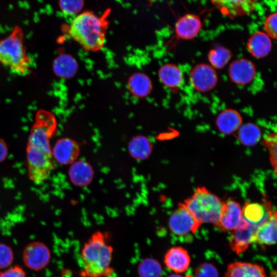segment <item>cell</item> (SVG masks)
Wrapping results in <instances>:
<instances>
[{"label": "cell", "instance_id": "obj_1", "mask_svg": "<svg viewBox=\"0 0 277 277\" xmlns=\"http://www.w3.org/2000/svg\"><path fill=\"white\" fill-rule=\"evenodd\" d=\"M56 126L52 112L44 109L36 112L26 149L28 175L35 184L46 181L54 168L50 142Z\"/></svg>", "mask_w": 277, "mask_h": 277}, {"label": "cell", "instance_id": "obj_2", "mask_svg": "<svg viewBox=\"0 0 277 277\" xmlns=\"http://www.w3.org/2000/svg\"><path fill=\"white\" fill-rule=\"evenodd\" d=\"M109 13L107 10L98 16L91 11L83 12L73 19L67 32L85 51L97 52L105 44Z\"/></svg>", "mask_w": 277, "mask_h": 277}, {"label": "cell", "instance_id": "obj_3", "mask_svg": "<svg viewBox=\"0 0 277 277\" xmlns=\"http://www.w3.org/2000/svg\"><path fill=\"white\" fill-rule=\"evenodd\" d=\"M113 248L106 235L96 231L84 243L81 250L82 277H110L114 269L112 266Z\"/></svg>", "mask_w": 277, "mask_h": 277}, {"label": "cell", "instance_id": "obj_4", "mask_svg": "<svg viewBox=\"0 0 277 277\" xmlns=\"http://www.w3.org/2000/svg\"><path fill=\"white\" fill-rule=\"evenodd\" d=\"M0 63L20 76L30 72L32 60L26 51L23 31L20 27L15 26L8 36L0 40Z\"/></svg>", "mask_w": 277, "mask_h": 277}, {"label": "cell", "instance_id": "obj_5", "mask_svg": "<svg viewBox=\"0 0 277 277\" xmlns=\"http://www.w3.org/2000/svg\"><path fill=\"white\" fill-rule=\"evenodd\" d=\"M224 201L210 192L205 187L197 188L191 196L184 201V204L202 224L217 223Z\"/></svg>", "mask_w": 277, "mask_h": 277}, {"label": "cell", "instance_id": "obj_6", "mask_svg": "<svg viewBox=\"0 0 277 277\" xmlns=\"http://www.w3.org/2000/svg\"><path fill=\"white\" fill-rule=\"evenodd\" d=\"M169 227L176 235L195 233L201 224L194 217L184 203H179L178 208L172 213L169 220Z\"/></svg>", "mask_w": 277, "mask_h": 277}, {"label": "cell", "instance_id": "obj_7", "mask_svg": "<svg viewBox=\"0 0 277 277\" xmlns=\"http://www.w3.org/2000/svg\"><path fill=\"white\" fill-rule=\"evenodd\" d=\"M189 81L196 91L201 93L207 92L216 86L217 74L216 70L210 64L200 63L191 70Z\"/></svg>", "mask_w": 277, "mask_h": 277}, {"label": "cell", "instance_id": "obj_8", "mask_svg": "<svg viewBox=\"0 0 277 277\" xmlns=\"http://www.w3.org/2000/svg\"><path fill=\"white\" fill-rule=\"evenodd\" d=\"M256 228L243 219L239 227L233 230L229 236L231 249L238 254L244 252L254 243Z\"/></svg>", "mask_w": 277, "mask_h": 277}, {"label": "cell", "instance_id": "obj_9", "mask_svg": "<svg viewBox=\"0 0 277 277\" xmlns=\"http://www.w3.org/2000/svg\"><path fill=\"white\" fill-rule=\"evenodd\" d=\"M231 81L238 85H246L250 83L255 78L256 67L250 60L239 58L233 61L228 69Z\"/></svg>", "mask_w": 277, "mask_h": 277}, {"label": "cell", "instance_id": "obj_10", "mask_svg": "<svg viewBox=\"0 0 277 277\" xmlns=\"http://www.w3.org/2000/svg\"><path fill=\"white\" fill-rule=\"evenodd\" d=\"M224 15L234 18L249 14L256 8L259 0H210Z\"/></svg>", "mask_w": 277, "mask_h": 277}, {"label": "cell", "instance_id": "obj_11", "mask_svg": "<svg viewBox=\"0 0 277 277\" xmlns=\"http://www.w3.org/2000/svg\"><path fill=\"white\" fill-rule=\"evenodd\" d=\"M242 210L240 204L232 200L224 202L219 221L215 226L223 231H233L243 220Z\"/></svg>", "mask_w": 277, "mask_h": 277}, {"label": "cell", "instance_id": "obj_12", "mask_svg": "<svg viewBox=\"0 0 277 277\" xmlns=\"http://www.w3.org/2000/svg\"><path fill=\"white\" fill-rule=\"evenodd\" d=\"M242 210L243 219L256 227L266 221L275 210L269 201L263 203L246 202Z\"/></svg>", "mask_w": 277, "mask_h": 277}, {"label": "cell", "instance_id": "obj_13", "mask_svg": "<svg viewBox=\"0 0 277 277\" xmlns=\"http://www.w3.org/2000/svg\"><path fill=\"white\" fill-rule=\"evenodd\" d=\"M202 28V22L198 15L186 14L176 21L175 24V33L179 39L191 40L199 34Z\"/></svg>", "mask_w": 277, "mask_h": 277}, {"label": "cell", "instance_id": "obj_14", "mask_svg": "<svg viewBox=\"0 0 277 277\" xmlns=\"http://www.w3.org/2000/svg\"><path fill=\"white\" fill-rule=\"evenodd\" d=\"M52 153L53 157L60 164H72L78 156L80 147L75 141L71 138H62L55 144Z\"/></svg>", "mask_w": 277, "mask_h": 277}, {"label": "cell", "instance_id": "obj_15", "mask_svg": "<svg viewBox=\"0 0 277 277\" xmlns=\"http://www.w3.org/2000/svg\"><path fill=\"white\" fill-rule=\"evenodd\" d=\"M164 263L169 269L179 273L187 270L190 263V257L188 251L180 246L173 247L166 252Z\"/></svg>", "mask_w": 277, "mask_h": 277}, {"label": "cell", "instance_id": "obj_16", "mask_svg": "<svg viewBox=\"0 0 277 277\" xmlns=\"http://www.w3.org/2000/svg\"><path fill=\"white\" fill-rule=\"evenodd\" d=\"M276 211H274L264 223L259 225L255 232L254 243L271 245L276 243Z\"/></svg>", "mask_w": 277, "mask_h": 277}, {"label": "cell", "instance_id": "obj_17", "mask_svg": "<svg viewBox=\"0 0 277 277\" xmlns=\"http://www.w3.org/2000/svg\"><path fill=\"white\" fill-rule=\"evenodd\" d=\"M246 46L251 55L257 58L267 56L272 47L271 38L265 32L260 31L249 37Z\"/></svg>", "mask_w": 277, "mask_h": 277}, {"label": "cell", "instance_id": "obj_18", "mask_svg": "<svg viewBox=\"0 0 277 277\" xmlns=\"http://www.w3.org/2000/svg\"><path fill=\"white\" fill-rule=\"evenodd\" d=\"M243 118L241 114L233 109H226L216 116L215 124L222 133L230 134L237 131L242 125Z\"/></svg>", "mask_w": 277, "mask_h": 277}, {"label": "cell", "instance_id": "obj_19", "mask_svg": "<svg viewBox=\"0 0 277 277\" xmlns=\"http://www.w3.org/2000/svg\"><path fill=\"white\" fill-rule=\"evenodd\" d=\"M224 277H267L263 266L248 262L230 264Z\"/></svg>", "mask_w": 277, "mask_h": 277}, {"label": "cell", "instance_id": "obj_20", "mask_svg": "<svg viewBox=\"0 0 277 277\" xmlns=\"http://www.w3.org/2000/svg\"><path fill=\"white\" fill-rule=\"evenodd\" d=\"M68 174L73 184L78 187H85L91 182L94 173L92 166L88 162L78 161L72 163Z\"/></svg>", "mask_w": 277, "mask_h": 277}, {"label": "cell", "instance_id": "obj_21", "mask_svg": "<svg viewBox=\"0 0 277 277\" xmlns=\"http://www.w3.org/2000/svg\"><path fill=\"white\" fill-rule=\"evenodd\" d=\"M161 82L166 87L172 89L180 88L184 81V75L180 68L173 63H165L158 71Z\"/></svg>", "mask_w": 277, "mask_h": 277}, {"label": "cell", "instance_id": "obj_22", "mask_svg": "<svg viewBox=\"0 0 277 277\" xmlns=\"http://www.w3.org/2000/svg\"><path fill=\"white\" fill-rule=\"evenodd\" d=\"M127 86L130 93L138 98L147 96L152 89L150 78L142 72H136L131 75L128 81Z\"/></svg>", "mask_w": 277, "mask_h": 277}, {"label": "cell", "instance_id": "obj_23", "mask_svg": "<svg viewBox=\"0 0 277 277\" xmlns=\"http://www.w3.org/2000/svg\"><path fill=\"white\" fill-rule=\"evenodd\" d=\"M152 147L149 140L143 135L134 137L130 141L128 150L134 159L143 160L148 158L151 153Z\"/></svg>", "mask_w": 277, "mask_h": 277}, {"label": "cell", "instance_id": "obj_24", "mask_svg": "<svg viewBox=\"0 0 277 277\" xmlns=\"http://www.w3.org/2000/svg\"><path fill=\"white\" fill-rule=\"evenodd\" d=\"M262 135L260 128L251 123L242 125L238 130L236 137L245 146H252L256 145Z\"/></svg>", "mask_w": 277, "mask_h": 277}, {"label": "cell", "instance_id": "obj_25", "mask_svg": "<svg viewBox=\"0 0 277 277\" xmlns=\"http://www.w3.org/2000/svg\"><path fill=\"white\" fill-rule=\"evenodd\" d=\"M47 249L40 244H33L28 248L25 254L27 264L33 268H38L45 265L48 259Z\"/></svg>", "mask_w": 277, "mask_h": 277}, {"label": "cell", "instance_id": "obj_26", "mask_svg": "<svg viewBox=\"0 0 277 277\" xmlns=\"http://www.w3.org/2000/svg\"><path fill=\"white\" fill-rule=\"evenodd\" d=\"M54 69L59 76L70 78L75 74L77 64L71 56L63 54L59 56L55 61Z\"/></svg>", "mask_w": 277, "mask_h": 277}, {"label": "cell", "instance_id": "obj_27", "mask_svg": "<svg viewBox=\"0 0 277 277\" xmlns=\"http://www.w3.org/2000/svg\"><path fill=\"white\" fill-rule=\"evenodd\" d=\"M232 56V53L228 48L221 46L211 49L207 54L210 65L215 70L224 68Z\"/></svg>", "mask_w": 277, "mask_h": 277}, {"label": "cell", "instance_id": "obj_28", "mask_svg": "<svg viewBox=\"0 0 277 277\" xmlns=\"http://www.w3.org/2000/svg\"><path fill=\"white\" fill-rule=\"evenodd\" d=\"M139 277H161L163 269L160 262L152 258H146L142 260L137 268Z\"/></svg>", "mask_w": 277, "mask_h": 277}, {"label": "cell", "instance_id": "obj_29", "mask_svg": "<svg viewBox=\"0 0 277 277\" xmlns=\"http://www.w3.org/2000/svg\"><path fill=\"white\" fill-rule=\"evenodd\" d=\"M58 5L62 12L68 15L78 13L84 6V0H58Z\"/></svg>", "mask_w": 277, "mask_h": 277}, {"label": "cell", "instance_id": "obj_30", "mask_svg": "<svg viewBox=\"0 0 277 277\" xmlns=\"http://www.w3.org/2000/svg\"><path fill=\"white\" fill-rule=\"evenodd\" d=\"M264 146L269 151L271 164L274 169L275 174L276 172V133L273 132L267 135L264 139Z\"/></svg>", "mask_w": 277, "mask_h": 277}, {"label": "cell", "instance_id": "obj_31", "mask_svg": "<svg viewBox=\"0 0 277 277\" xmlns=\"http://www.w3.org/2000/svg\"><path fill=\"white\" fill-rule=\"evenodd\" d=\"M194 275L195 277H219V272L213 265L204 263L196 267Z\"/></svg>", "mask_w": 277, "mask_h": 277}, {"label": "cell", "instance_id": "obj_32", "mask_svg": "<svg viewBox=\"0 0 277 277\" xmlns=\"http://www.w3.org/2000/svg\"><path fill=\"white\" fill-rule=\"evenodd\" d=\"M277 14L274 12L269 15L264 23L265 33L271 38L276 39Z\"/></svg>", "mask_w": 277, "mask_h": 277}, {"label": "cell", "instance_id": "obj_33", "mask_svg": "<svg viewBox=\"0 0 277 277\" xmlns=\"http://www.w3.org/2000/svg\"><path fill=\"white\" fill-rule=\"evenodd\" d=\"M12 254L9 249L3 245H0V267L8 265L11 260Z\"/></svg>", "mask_w": 277, "mask_h": 277}, {"label": "cell", "instance_id": "obj_34", "mask_svg": "<svg viewBox=\"0 0 277 277\" xmlns=\"http://www.w3.org/2000/svg\"><path fill=\"white\" fill-rule=\"evenodd\" d=\"M0 277H24V274L20 269L12 268L3 273Z\"/></svg>", "mask_w": 277, "mask_h": 277}, {"label": "cell", "instance_id": "obj_35", "mask_svg": "<svg viewBox=\"0 0 277 277\" xmlns=\"http://www.w3.org/2000/svg\"><path fill=\"white\" fill-rule=\"evenodd\" d=\"M8 154V149L6 143L0 138V162L4 161Z\"/></svg>", "mask_w": 277, "mask_h": 277}, {"label": "cell", "instance_id": "obj_36", "mask_svg": "<svg viewBox=\"0 0 277 277\" xmlns=\"http://www.w3.org/2000/svg\"><path fill=\"white\" fill-rule=\"evenodd\" d=\"M168 277H183V276L177 274H171L169 275Z\"/></svg>", "mask_w": 277, "mask_h": 277}]
</instances>
